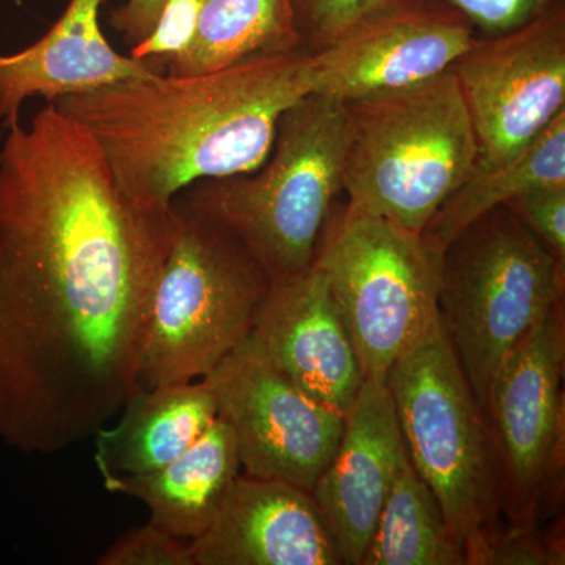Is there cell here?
Listing matches in <instances>:
<instances>
[{
	"instance_id": "1",
	"label": "cell",
	"mask_w": 565,
	"mask_h": 565,
	"mask_svg": "<svg viewBox=\"0 0 565 565\" xmlns=\"http://www.w3.org/2000/svg\"><path fill=\"white\" fill-rule=\"evenodd\" d=\"M0 140V438L52 455L139 385L141 330L178 232L134 202L90 134L46 104Z\"/></svg>"
},
{
	"instance_id": "2",
	"label": "cell",
	"mask_w": 565,
	"mask_h": 565,
	"mask_svg": "<svg viewBox=\"0 0 565 565\" xmlns=\"http://www.w3.org/2000/svg\"><path fill=\"white\" fill-rule=\"evenodd\" d=\"M310 93L307 51L297 50L192 76L154 74L54 104L90 134L129 199L170 207L195 182L259 169L281 115Z\"/></svg>"
},
{
	"instance_id": "3",
	"label": "cell",
	"mask_w": 565,
	"mask_h": 565,
	"mask_svg": "<svg viewBox=\"0 0 565 565\" xmlns=\"http://www.w3.org/2000/svg\"><path fill=\"white\" fill-rule=\"evenodd\" d=\"M348 104L310 93L281 115L255 172L189 185L178 202L233 234L270 285L307 270L334 195L343 191Z\"/></svg>"
},
{
	"instance_id": "4",
	"label": "cell",
	"mask_w": 565,
	"mask_h": 565,
	"mask_svg": "<svg viewBox=\"0 0 565 565\" xmlns=\"http://www.w3.org/2000/svg\"><path fill=\"white\" fill-rule=\"evenodd\" d=\"M345 104L349 204L423 233L478 163L456 74L449 70L415 87Z\"/></svg>"
},
{
	"instance_id": "5",
	"label": "cell",
	"mask_w": 565,
	"mask_h": 565,
	"mask_svg": "<svg viewBox=\"0 0 565 565\" xmlns=\"http://www.w3.org/2000/svg\"><path fill=\"white\" fill-rule=\"evenodd\" d=\"M408 459L433 490L467 565L503 530V493L484 411L440 319L386 375Z\"/></svg>"
},
{
	"instance_id": "6",
	"label": "cell",
	"mask_w": 565,
	"mask_h": 565,
	"mask_svg": "<svg viewBox=\"0 0 565 565\" xmlns=\"http://www.w3.org/2000/svg\"><path fill=\"white\" fill-rule=\"evenodd\" d=\"M173 204L178 232L141 330L139 388L206 377L250 337L270 288L232 233L178 200Z\"/></svg>"
},
{
	"instance_id": "7",
	"label": "cell",
	"mask_w": 565,
	"mask_h": 565,
	"mask_svg": "<svg viewBox=\"0 0 565 565\" xmlns=\"http://www.w3.org/2000/svg\"><path fill=\"white\" fill-rule=\"evenodd\" d=\"M563 296L564 263L508 206L446 245L438 319L482 411L498 366Z\"/></svg>"
},
{
	"instance_id": "8",
	"label": "cell",
	"mask_w": 565,
	"mask_h": 565,
	"mask_svg": "<svg viewBox=\"0 0 565 565\" xmlns=\"http://www.w3.org/2000/svg\"><path fill=\"white\" fill-rule=\"evenodd\" d=\"M441 253L411 232L348 203L329 223L315 264L345 323L364 377L393 364L438 322Z\"/></svg>"
},
{
	"instance_id": "9",
	"label": "cell",
	"mask_w": 565,
	"mask_h": 565,
	"mask_svg": "<svg viewBox=\"0 0 565 565\" xmlns=\"http://www.w3.org/2000/svg\"><path fill=\"white\" fill-rule=\"evenodd\" d=\"M563 299L498 366L484 414L501 471L503 515L535 523L564 451Z\"/></svg>"
},
{
	"instance_id": "10",
	"label": "cell",
	"mask_w": 565,
	"mask_h": 565,
	"mask_svg": "<svg viewBox=\"0 0 565 565\" xmlns=\"http://www.w3.org/2000/svg\"><path fill=\"white\" fill-rule=\"evenodd\" d=\"M204 381L236 438L244 475L311 492L337 451L344 416L286 377L252 333Z\"/></svg>"
},
{
	"instance_id": "11",
	"label": "cell",
	"mask_w": 565,
	"mask_h": 565,
	"mask_svg": "<svg viewBox=\"0 0 565 565\" xmlns=\"http://www.w3.org/2000/svg\"><path fill=\"white\" fill-rule=\"evenodd\" d=\"M478 139L475 169L500 166L565 111V9L476 40L452 66Z\"/></svg>"
},
{
	"instance_id": "12",
	"label": "cell",
	"mask_w": 565,
	"mask_h": 565,
	"mask_svg": "<svg viewBox=\"0 0 565 565\" xmlns=\"http://www.w3.org/2000/svg\"><path fill=\"white\" fill-rule=\"evenodd\" d=\"M462 14L437 0H386L307 51L311 93L349 103L441 76L475 44Z\"/></svg>"
},
{
	"instance_id": "13",
	"label": "cell",
	"mask_w": 565,
	"mask_h": 565,
	"mask_svg": "<svg viewBox=\"0 0 565 565\" xmlns=\"http://www.w3.org/2000/svg\"><path fill=\"white\" fill-rule=\"evenodd\" d=\"M252 334L308 396L348 415L366 377L326 275L315 263L270 285Z\"/></svg>"
},
{
	"instance_id": "14",
	"label": "cell",
	"mask_w": 565,
	"mask_h": 565,
	"mask_svg": "<svg viewBox=\"0 0 565 565\" xmlns=\"http://www.w3.org/2000/svg\"><path fill=\"white\" fill-rule=\"evenodd\" d=\"M405 456L388 386L366 379L344 416L337 451L311 490L343 564L362 565Z\"/></svg>"
},
{
	"instance_id": "15",
	"label": "cell",
	"mask_w": 565,
	"mask_h": 565,
	"mask_svg": "<svg viewBox=\"0 0 565 565\" xmlns=\"http://www.w3.org/2000/svg\"><path fill=\"white\" fill-rule=\"evenodd\" d=\"M191 546L193 565L343 564L311 492L244 473Z\"/></svg>"
},
{
	"instance_id": "16",
	"label": "cell",
	"mask_w": 565,
	"mask_h": 565,
	"mask_svg": "<svg viewBox=\"0 0 565 565\" xmlns=\"http://www.w3.org/2000/svg\"><path fill=\"white\" fill-rule=\"evenodd\" d=\"M103 3L104 0H68L46 35L25 50L0 54L3 129L20 122L22 104L33 96L54 104L66 96L159 74L110 46L99 24Z\"/></svg>"
},
{
	"instance_id": "17",
	"label": "cell",
	"mask_w": 565,
	"mask_h": 565,
	"mask_svg": "<svg viewBox=\"0 0 565 565\" xmlns=\"http://www.w3.org/2000/svg\"><path fill=\"white\" fill-rule=\"evenodd\" d=\"M241 470L236 438L217 416L172 462L151 473L104 476L103 484L147 505L152 525L192 542L214 522Z\"/></svg>"
},
{
	"instance_id": "18",
	"label": "cell",
	"mask_w": 565,
	"mask_h": 565,
	"mask_svg": "<svg viewBox=\"0 0 565 565\" xmlns=\"http://www.w3.org/2000/svg\"><path fill=\"white\" fill-rule=\"evenodd\" d=\"M114 426L95 434V462L104 476L151 473L180 457L217 419L206 381L137 388Z\"/></svg>"
},
{
	"instance_id": "19",
	"label": "cell",
	"mask_w": 565,
	"mask_h": 565,
	"mask_svg": "<svg viewBox=\"0 0 565 565\" xmlns=\"http://www.w3.org/2000/svg\"><path fill=\"white\" fill-rule=\"evenodd\" d=\"M565 184V111L522 151L492 169H475L422 233L437 250L494 207L542 185Z\"/></svg>"
},
{
	"instance_id": "20",
	"label": "cell",
	"mask_w": 565,
	"mask_h": 565,
	"mask_svg": "<svg viewBox=\"0 0 565 565\" xmlns=\"http://www.w3.org/2000/svg\"><path fill=\"white\" fill-rule=\"evenodd\" d=\"M303 50L289 0H203L189 50L166 74L211 73L262 54Z\"/></svg>"
},
{
	"instance_id": "21",
	"label": "cell",
	"mask_w": 565,
	"mask_h": 565,
	"mask_svg": "<svg viewBox=\"0 0 565 565\" xmlns=\"http://www.w3.org/2000/svg\"><path fill=\"white\" fill-rule=\"evenodd\" d=\"M362 565H467L437 498L408 455L394 476Z\"/></svg>"
},
{
	"instance_id": "22",
	"label": "cell",
	"mask_w": 565,
	"mask_h": 565,
	"mask_svg": "<svg viewBox=\"0 0 565 565\" xmlns=\"http://www.w3.org/2000/svg\"><path fill=\"white\" fill-rule=\"evenodd\" d=\"M202 7L203 0H166L150 35L131 46L134 61L156 73H166L167 66L180 58L195 39Z\"/></svg>"
},
{
	"instance_id": "23",
	"label": "cell",
	"mask_w": 565,
	"mask_h": 565,
	"mask_svg": "<svg viewBox=\"0 0 565 565\" xmlns=\"http://www.w3.org/2000/svg\"><path fill=\"white\" fill-rule=\"evenodd\" d=\"M96 564L99 565H193L191 541L178 537L162 527H134L110 545Z\"/></svg>"
},
{
	"instance_id": "24",
	"label": "cell",
	"mask_w": 565,
	"mask_h": 565,
	"mask_svg": "<svg viewBox=\"0 0 565 565\" xmlns=\"http://www.w3.org/2000/svg\"><path fill=\"white\" fill-rule=\"evenodd\" d=\"M305 51L315 50L386 0H289Z\"/></svg>"
},
{
	"instance_id": "25",
	"label": "cell",
	"mask_w": 565,
	"mask_h": 565,
	"mask_svg": "<svg viewBox=\"0 0 565 565\" xmlns=\"http://www.w3.org/2000/svg\"><path fill=\"white\" fill-rule=\"evenodd\" d=\"M550 252L565 262V184L542 185L505 204Z\"/></svg>"
},
{
	"instance_id": "26",
	"label": "cell",
	"mask_w": 565,
	"mask_h": 565,
	"mask_svg": "<svg viewBox=\"0 0 565 565\" xmlns=\"http://www.w3.org/2000/svg\"><path fill=\"white\" fill-rule=\"evenodd\" d=\"M489 36L515 31L563 0H437Z\"/></svg>"
},
{
	"instance_id": "27",
	"label": "cell",
	"mask_w": 565,
	"mask_h": 565,
	"mask_svg": "<svg viewBox=\"0 0 565 565\" xmlns=\"http://www.w3.org/2000/svg\"><path fill=\"white\" fill-rule=\"evenodd\" d=\"M564 564V548L542 537L535 523H511L494 537L482 565Z\"/></svg>"
},
{
	"instance_id": "28",
	"label": "cell",
	"mask_w": 565,
	"mask_h": 565,
	"mask_svg": "<svg viewBox=\"0 0 565 565\" xmlns=\"http://www.w3.org/2000/svg\"><path fill=\"white\" fill-rule=\"evenodd\" d=\"M166 0H126L110 11V25L122 35L126 44L134 46L150 35Z\"/></svg>"
},
{
	"instance_id": "29",
	"label": "cell",
	"mask_w": 565,
	"mask_h": 565,
	"mask_svg": "<svg viewBox=\"0 0 565 565\" xmlns=\"http://www.w3.org/2000/svg\"><path fill=\"white\" fill-rule=\"evenodd\" d=\"M0 140H2V137H0Z\"/></svg>"
}]
</instances>
